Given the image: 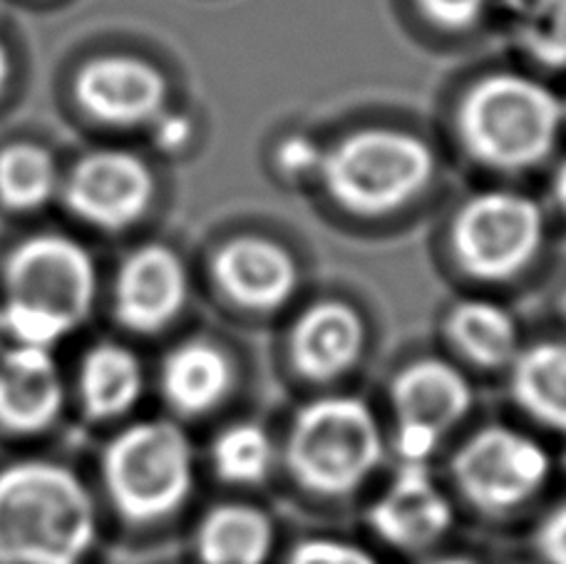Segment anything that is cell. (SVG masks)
Here are the masks:
<instances>
[{
  "mask_svg": "<svg viewBox=\"0 0 566 564\" xmlns=\"http://www.w3.org/2000/svg\"><path fill=\"white\" fill-rule=\"evenodd\" d=\"M95 540L93 492L73 470L50 460L0 470V564H80Z\"/></svg>",
  "mask_w": 566,
  "mask_h": 564,
  "instance_id": "1",
  "label": "cell"
},
{
  "mask_svg": "<svg viewBox=\"0 0 566 564\" xmlns=\"http://www.w3.org/2000/svg\"><path fill=\"white\" fill-rule=\"evenodd\" d=\"M3 289V334L20 346L53 348L93 314L97 267L73 237L35 234L8 254Z\"/></svg>",
  "mask_w": 566,
  "mask_h": 564,
  "instance_id": "2",
  "label": "cell"
},
{
  "mask_svg": "<svg viewBox=\"0 0 566 564\" xmlns=\"http://www.w3.org/2000/svg\"><path fill=\"white\" fill-rule=\"evenodd\" d=\"M564 100L539 80L494 73L462 95L454 129L464 153L494 173H527L547 163L564 127Z\"/></svg>",
  "mask_w": 566,
  "mask_h": 564,
  "instance_id": "3",
  "label": "cell"
},
{
  "mask_svg": "<svg viewBox=\"0 0 566 564\" xmlns=\"http://www.w3.org/2000/svg\"><path fill=\"white\" fill-rule=\"evenodd\" d=\"M438 175V157L418 135L363 127L323 149L318 179L340 209L386 217L416 201Z\"/></svg>",
  "mask_w": 566,
  "mask_h": 564,
  "instance_id": "4",
  "label": "cell"
},
{
  "mask_svg": "<svg viewBox=\"0 0 566 564\" xmlns=\"http://www.w3.org/2000/svg\"><path fill=\"white\" fill-rule=\"evenodd\" d=\"M376 412L356 396H323L293 416L283 460L298 488L318 498H348L382 462Z\"/></svg>",
  "mask_w": 566,
  "mask_h": 564,
  "instance_id": "5",
  "label": "cell"
},
{
  "mask_svg": "<svg viewBox=\"0 0 566 564\" xmlns=\"http://www.w3.org/2000/svg\"><path fill=\"white\" fill-rule=\"evenodd\" d=\"M195 448L171 420H139L109 440L103 482L127 522L151 525L185 508L195 490Z\"/></svg>",
  "mask_w": 566,
  "mask_h": 564,
  "instance_id": "6",
  "label": "cell"
},
{
  "mask_svg": "<svg viewBox=\"0 0 566 564\" xmlns=\"http://www.w3.org/2000/svg\"><path fill=\"white\" fill-rule=\"evenodd\" d=\"M542 244V207L512 189L478 191L462 201L450 224L454 261L464 274L484 284L520 276L539 257Z\"/></svg>",
  "mask_w": 566,
  "mask_h": 564,
  "instance_id": "7",
  "label": "cell"
},
{
  "mask_svg": "<svg viewBox=\"0 0 566 564\" xmlns=\"http://www.w3.org/2000/svg\"><path fill=\"white\" fill-rule=\"evenodd\" d=\"M460 495L484 515L520 510L547 488L552 456L539 440L510 426H484L450 460Z\"/></svg>",
  "mask_w": 566,
  "mask_h": 564,
  "instance_id": "8",
  "label": "cell"
},
{
  "mask_svg": "<svg viewBox=\"0 0 566 564\" xmlns=\"http://www.w3.org/2000/svg\"><path fill=\"white\" fill-rule=\"evenodd\" d=\"M474 393L460 368L442 358H418L390 380L396 446L402 460L428 462L448 432L468 418Z\"/></svg>",
  "mask_w": 566,
  "mask_h": 564,
  "instance_id": "9",
  "label": "cell"
},
{
  "mask_svg": "<svg viewBox=\"0 0 566 564\" xmlns=\"http://www.w3.org/2000/svg\"><path fill=\"white\" fill-rule=\"evenodd\" d=\"M63 199L85 224L103 231H123L147 215L157 195L149 165L127 149H93L65 175Z\"/></svg>",
  "mask_w": 566,
  "mask_h": 564,
  "instance_id": "10",
  "label": "cell"
},
{
  "mask_svg": "<svg viewBox=\"0 0 566 564\" xmlns=\"http://www.w3.org/2000/svg\"><path fill=\"white\" fill-rule=\"evenodd\" d=\"M167 97L161 70L135 55H99L75 77L77 105L109 127H149L167 109Z\"/></svg>",
  "mask_w": 566,
  "mask_h": 564,
  "instance_id": "11",
  "label": "cell"
},
{
  "mask_svg": "<svg viewBox=\"0 0 566 564\" xmlns=\"http://www.w3.org/2000/svg\"><path fill=\"white\" fill-rule=\"evenodd\" d=\"M368 522L386 545L422 552L448 537L454 525V508L434 482L428 462L402 460L388 488L370 505Z\"/></svg>",
  "mask_w": 566,
  "mask_h": 564,
  "instance_id": "12",
  "label": "cell"
},
{
  "mask_svg": "<svg viewBox=\"0 0 566 564\" xmlns=\"http://www.w3.org/2000/svg\"><path fill=\"white\" fill-rule=\"evenodd\" d=\"M189 299L187 267L167 244L135 249L115 279V316L135 334H159L175 324Z\"/></svg>",
  "mask_w": 566,
  "mask_h": 564,
  "instance_id": "13",
  "label": "cell"
},
{
  "mask_svg": "<svg viewBox=\"0 0 566 564\" xmlns=\"http://www.w3.org/2000/svg\"><path fill=\"white\" fill-rule=\"evenodd\" d=\"M211 279L231 304L269 314L298 291V261L274 239L244 234L229 239L211 257Z\"/></svg>",
  "mask_w": 566,
  "mask_h": 564,
  "instance_id": "14",
  "label": "cell"
},
{
  "mask_svg": "<svg viewBox=\"0 0 566 564\" xmlns=\"http://www.w3.org/2000/svg\"><path fill=\"white\" fill-rule=\"evenodd\" d=\"M366 338V321L356 306L340 299L316 301L291 326V366L303 380L326 386L356 368Z\"/></svg>",
  "mask_w": 566,
  "mask_h": 564,
  "instance_id": "15",
  "label": "cell"
},
{
  "mask_svg": "<svg viewBox=\"0 0 566 564\" xmlns=\"http://www.w3.org/2000/svg\"><path fill=\"white\" fill-rule=\"evenodd\" d=\"M65 388L50 348L10 346L0 356V428L18 436L48 430L63 412Z\"/></svg>",
  "mask_w": 566,
  "mask_h": 564,
  "instance_id": "16",
  "label": "cell"
},
{
  "mask_svg": "<svg viewBox=\"0 0 566 564\" xmlns=\"http://www.w3.org/2000/svg\"><path fill=\"white\" fill-rule=\"evenodd\" d=\"M237 370L224 348L207 338H189L161 364L159 386L179 416L199 418L217 410L234 390Z\"/></svg>",
  "mask_w": 566,
  "mask_h": 564,
  "instance_id": "17",
  "label": "cell"
},
{
  "mask_svg": "<svg viewBox=\"0 0 566 564\" xmlns=\"http://www.w3.org/2000/svg\"><path fill=\"white\" fill-rule=\"evenodd\" d=\"M274 547V520L249 502H219L205 512L195 535L201 564H266Z\"/></svg>",
  "mask_w": 566,
  "mask_h": 564,
  "instance_id": "18",
  "label": "cell"
},
{
  "mask_svg": "<svg viewBox=\"0 0 566 564\" xmlns=\"http://www.w3.org/2000/svg\"><path fill=\"white\" fill-rule=\"evenodd\" d=\"M444 336L472 366L494 370L520 354V326L502 304L488 299L458 301L444 318Z\"/></svg>",
  "mask_w": 566,
  "mask_h": 564,
  "instance_id": "19",
  "label": "cell"
},
{
  "mask_svg": "<svg viewBox=\"0 0 566 564\" xmlns=\"http://www.w3.org/2000/svg\"><path fill=\"white\" fill-rule=\"evenodd\" d=\"M142 390H145V370H142L135 351L113 344V341L87 351L77 376L80 403H83L87 418H123L135 408Z\"/></svg>",
  "mask_w": 566,
  "mask_h": 564,
  "instance_id": "20",
  "label": "cell"
},
{
  "mask_svg": "<svg viewBox=\"0 0 566 564\" xmlns=\"http://www.w3.org/2000/svg\"><path fill=\"white\" fill-rule=\"evenodd\" d=\"M510 368V390L520 410L544 428L566 432V341L520 348Z\"/></svg>",
  "mask_w": 566,
  "mask_h": 564,
  "instance_id": "21",
  "label": "cell"
},
{
  "mask_svg": "<svg viewBox=\"0 0 566 564\" xmlns=\"http://www.w3.org/2000/svg\"><path fill=\"white\" fill-rule=\"evenodd\" d=\"M63 177L50 149L35 143H10L0 149V205L10 211H35L53 199Z\"/></svg>",
  "mask_w": 566,
  "mask_h": 564,
  "instance_id": "22",
  "label": "cell"
},
{
  "mask_svg": "<svg viewBox=\"0 0 566 564\" xmlns=\"http://www.w3.org/2000/svg\"><path fill=\"white\" fill-rule=\"evenodd\" d=\"M211 468L229 485H259L274 468V440L256 422H234L211 440Z\"/></svg>",
  "mask_w": 566,
  "mask_h": 564,
  "instance_id": "23",
  "label": "cell"
},
{
  "mask_svg": "<svg viewBox=\"0 0 566 564\" xmlns=\"http://www.w3.org/2000/svg\"><path fill=\"white\" fill-rule=\"evenodd\" d=\"M514 43L532 63L566 70V0H520Z\"/></svg>",
  "mask_w": 566,
  "mask_h": 564,
  "instance_id": "24",
  "label": "cell"
},
{
  "mask_svg": "<svg viewBox=\"0 0 566 564\" xmlns=\"http://www.w3.org/2000/svg\"><path fill=\"white\" fill-rule=\"evenodd\" d=\"M283 564H380L368 550L336 537L303 540Z\"/></svg>",
  "mask_w": 566,
  "mask_h": 564,
  "instance_id": "25",
  "label": "cell"
},
{
  "mask_svg": "<svg viewBox=\"0 0 566 564\" xmlns=\"http://www.w3.org/2000/svg\"><path fill=\"white\" fill-rule=\"evenodd\" d=\"M274 163L279 167V173L289 179L318 177L323 163V147L308 135L291 133L279 139Z\"/></svg>",
  "mask_w": 566,
  "mask_h": 564,
  "instance_id": "26",
  "label": "cell"
},
{
  "mask_svg": "<svg viewBox=\"0 0 566 564\" xmlns=\"http://www.w3.org/2000/svg\"><path fill=\"white\" fill-rule=\"evenodd\" d=\"M418 13L442 30H468L480 23L492 0H412Z\"/></svg>",
  "mask_w": 566,
  "mask_h": 564,
  "instance_id": "27",
  "label": "cell"
},
{
  "mask_svg": "<svg viewBox=\"0 0 566 564\" xmlns=\"http://www.w3.org/2000/svg\"><path fill=\"white\" fill-rule=\"evenodd\" d=\"M151 143L165 155H177L185 149L191 137H195V123L185 113H175V109H161V113L151 119L149 125Z\"/></svg>",
  "mask_w": 566,
  "mask_h": 564,
  "instance_id": "28",
  "label": "cell"
},
{
  "mask_svg": "<svg viewBox=\"0 0 566 564\" xmlns=\"http://www.w3.org/2000/svg\"><path fill=\"white\" fill-rule=\"evenodd\" d=\"M534 545L547 564H566V502L542 520Z\"/></svg>",
  "mask_w": 566,
  "mask_h": 564,
  "instance_id": "29",
  "label": "cell"
},
{
  "mask_svg": "<svg viewBox=\"0 0 566 564\" xmlns=\"http://www.w3.org/2000/svg\"><path fill=\"white\" fill-rule=\"evenodd\" d=\"M549 191H552L554 205H557V207L564 211V215H566V157L562 159V163H559L557 167H554Z\"/></svg>",
  "mask_w": 566,
  "mask_h": 564,
  "instance_id": "30",
  "label": "cell"
},
{
  "mask_svg": "<svg viewBox=\"0 0 566 564\" xmlns=\"http://www.w3.org/2000/svg\"><path fill=\"white\" fill-rule=\"evenodd\" d=\"M8 77H10V55H8V48L3 43V38H0V93L6 90Z\"/></svg>",
  "mask_w": 566,
  "mask_h": 564,
  "instance_id": "31",
  "label": "cell"
},
{
  "mask_svg": "<svg viewBox=\"0 0 566 564\" xmlns=\"http://www.w3.org/2000/svg\"><path fill=\"white\" fill-rule=\"evenodd\" d=\"M424 564H478V562H472V560H468V557H458V555H452V557H438V560H430V562H424Z\"/></svg>",
  "mask_w": 566,
  "mask_h": 564,
  "instance_id": "32",
  "label": "cell"
},
{
  "mask_svg": "<svg viewBox=\"0 0 566 564\" xmlns=\"http://www.w3.org/2000/svg\"><path fill=\"white\" fill-rule=\"evenodd\" d=\"M559 309H562V314L566 316V289H564V294H562V299H559Z\"/></svg>",
  "mask_w": 566,
  "mask_h": 564,
  "instance_id": "33",
  "label": "cell"
},
{
  "mask_svg": "<svg viewBox=\"0 0 566 564\" xmlns=\"http://www.w3.org/2000/svg\"><path fill=\"white\" fill-rule=\"evenodd\" d=\"M564 123H566V100H564Z\"/></svg>",
  "mask_w": 566,
  "mask_h": 564,
  "instance_id": "34",
  "label": "cell"
},
{
  "mask_svg": "<svg viewBox=\"0 0 566 564\" xmlns=\"http://www.w3.org/2000/svg\"><path fill=\"white\" fill-rule=\"evenodd\" d=\"M0 336H3V326H0Z\"/></svg>",
  "mask_w": 566,
  "mask_h": 564,
  "instance_id": "35",
  "label": "cell"
}]
</instances>
